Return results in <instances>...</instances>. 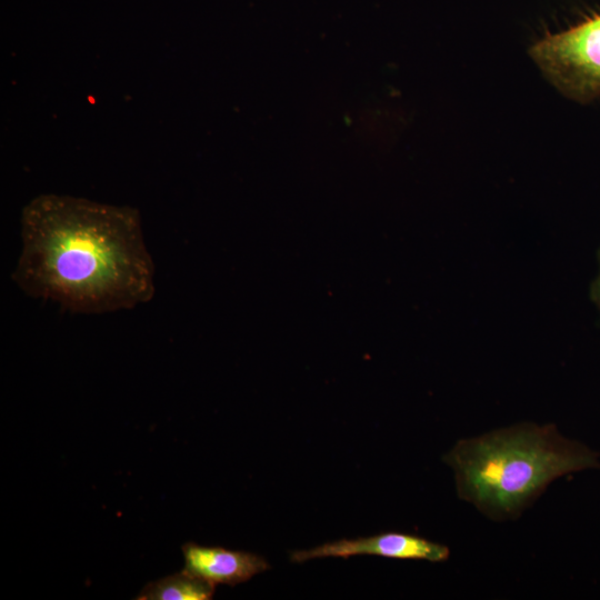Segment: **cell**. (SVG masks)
Segmentation results:
<instances>
[{
	"label": "cell",
	"mask_w": 600,
	"mask_h": 600,
	"mask_svg": "<svg viewBox=\"0 0 600 600\" xmlns=\"http://www.w3.org/2000/svg\"><path fill=\"white\" fill-rule=\"evenodd\" d=\"M442 461L458 498L503 522L518 519L557 479L600 469V452L554 424L520 422L459 439Z\"/></svg>",
	"instance_id": "cell-2"
},
{
	"label": "cell",
	"mask_w": 600,
	"mask_h": 600,
	"mask_svg": "<svg viewBox=\"0 0 600 600\" xmlns=\"http://www.w3.org/2000/svg\"><path fill=\"white\" fill-rule=\"evenodd\" d=\"M597 256H598L597 258H598L599 270H598L597 277L591 283L590 297H591L592 302L600 309V248L598 250Z\"/></svg>",
	"instance_id": "cell-7"
},
{
	"label": "cell",
	"mask_w": 600,
	"mask_h": 600,
	"mask_svg": "<svg viewBox=\"0 0 600 600\" xmlns=\"http://www.w3.org/2000/svg\"><path fill=\"white\" fill-rule=\"evenodd\" d=\"M183 571L213 586H236L270 568L262 557L221 547H204L194 542L182 546Z\"/></svg>",
	"instance_id": "cell-5"
},
{
	"label": "cell",
	"mask_w": 600,
	"mask_h": 600,
	"mask_svg": "<svg viewBox=\"0 0 600 600\" xmlns=\"http://www.w3.org/2000/svg\"><path fill=\"white\" fill-rule=\"evenodd\" d=\"M352 556H379L437 563L449 559L450 549L446 544L416 534L383 532L366 538L341 539L309 550L294 551L291 553V561L304 562L327 557L348 559Z\"/></svg>",
	"instance_id": "cell-4"
},
{
	"label": "cell",
	"mask_w": 600,
	"mask_h": 600,
	"mask_svg": "<svg viewBox=\"0 0 600 600\" xmlns=\"http://www.w3.org/2000/svg\"><path fill=\"white\" fill-rule=\"evenodd\" d=\"M528 52L547 81L567 99L587 104L600 98V13L547 33Z\"/></svg>",
	"instance_id": "cell-3"
},
{
	"label": "cell",
	"mask_w": 600,
	"mask_h": 600,
	"mask_svg": "<svg viewBox=\"0 0 600 600\" xmlns=\"http://www.w3.org/2000/svg\"><path fill=\"white\" fill-rule=\"evenodd\" d=\"M216 586L180 571L149 582L136 599L139 600H208L214 593Z\"/></svg>",
	"instance_id": "cell-6"
},
{
	"label": "cell",
	"mask_w": 600,
	"mask_h": 600,
	"mask_svg": "<svg viewBox=\"0 0 600 600\" xmlns=\"http://www.w3.org/2000/svg\"><path fill=\"white\" fill-rule=\"evenodd\" d=\"M12 280L30 297L87 314L132 309L156 291L136 209L57 194L24 207Z\"/></svg>",
	"instance_id": "cell-1"
}]
</instances>
